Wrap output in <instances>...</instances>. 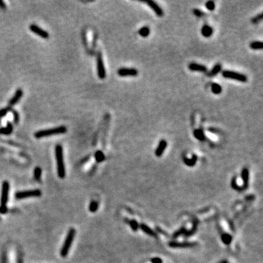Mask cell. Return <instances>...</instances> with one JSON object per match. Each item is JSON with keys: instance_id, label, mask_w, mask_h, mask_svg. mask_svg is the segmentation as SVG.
<instances>
[{"instance_id": "cell-22", "label": "cell", "mask_w": 263, "mask_h": 263, "mask_svg": "<svg viewBox=\"0 0 263 263\" xmlns=\"http://www.w3.org/2000/svg\"><path fill=\"white\" fill-rule=\"evenodd\" d=\"M138 33L143 37H148L149 34H150V29L148 27H143L140 29Z\"/></svg>"}, {"instance_id": "cell-34", "label": "cell", "mask_w": 263, "mask_h": 263, "mask_svg": "<svg viewBox=\"0 0 263 263\" xmlns=\"http://www.w3.org/2000/svg\"><path fill=\"white\" fill-rule=\"evenodd\" d=\"M1 263H8L7 262V252L5 251H4L2 253V255H1Z\"/></svg>"}, {"instance_id": "cell-29", "label": "cell", "mask_w": 263, "mask_h": 263, "mask_svg": "<svg viewBox=\"0 0 263 263\" xmlns=\"http://www.w3.org/2000/svg\"><path fill=\"white\" fill-rule=\"evenodd\" d=\"M128 224H130V227H131V228H132V230H133L134 232L138 231V230L139 229V224H138V223L137 222L136 220H134V219L130 220V221H128Z\"/></svg>"}, {"instance_id": "cell-33", "label": "cell", "mask_w": 263, "mask_h": 263, "mask_svg": "<svg viewBox=\"0 0 263 263\" xmlns=\"http://www.w3.org/2000/svg\"><path fill=\"white\" fill-rule=\"evenodd\" d=\"M185 233H186L185 229L183 227V228H181L179 230H178L176 233H174V235H173V238H177V237H178L179 235H182V234H185Z\"/></svg>"}, {"instance_id": "cell-39", "label": "cell", "mask_w": 263, "mask_h": 263, "mask_svg": "<svg viewBox=\"0 0 263 263\" xmlns=\"http://www.w3.org/2000/svg\"><path fill=\"white\" fill-rule=\"evenodd\" d=\"M0 7H1V9L6 8V6H5V4H4V3L2 1H1V0H0Z\"/></svg>"}, {"instance_id": "cell-28", "label": "cell", "mask_w": 263, "mask_h": 263, "mask_svg": "<svg viewBox=\"0 0 263 263\" xmlns=\"http://www.w3.org/2000/svg\"><path fill=\"white\" fill-rule=\"evenodd\" d=\"M41 175H42V170L39 167H37L34 170V177L37 181H40L41 178Z\"/></svg>"}, {"instance_id": "cell-11", "label": "cell", "mask_w": 263, "mask_h": 263, "mask_svg": "<svg viewBox=\"0 0 263 263\" xmlns=\"http://www.w3.org/2000/svg\"><path fill=\"white\" fill-rule=\"evenodd\" d=\"M143 2L146 3V4H147L148 5L153 11H154V13H156V15H158V16L159 17H161L164 15V12H163L162 9H161L154 1H152V0H147V1H143Z\"/></svg>"}, {"instance_id": "cell-25", "label": "cell", "mask_w": 263, "mask_h": 263, "mask_svg": "<svg viewBox=\"0 0 263 263\" xmlns=\"http://www.w3.org/2000/svg\"><path fill=\"white\" fill-rule=\"evenodd\" d=\"M95 159L97 162H102L105 159V156H104V153H102L101 151H97L95 153Z\"/></svg>"}, {"instance_id": "cell-23", "label": "cell", "mask_w": 263, "mask_h": 263, "mask_svg": "<svg viewBox=\"0 0 263 263\" xmlns=\"http://www.w3.org/2000/svg\"><path fill=\"white\" fill-rule=\"evenodd\" d=\"M194 135H195V138H196L197 139L199 140V141H202L205 139V137L203 132H202V130H195V132H194Z\"/></svg>"}, {"instance_id": "cell-7", "label": "cell", "mask_w": 263, "mask_h": 263, "mask_svg": "<svg viewBox=\"0 0 263 263\" xmlns=\"http://www.w3.org/2000/svg\"><path fill=\"white\" fill-rule=\"evenodd\" d=\"M97 68L98 77L100 79H104L106 77V72L103 64L102 55L100 53H98L97 59Z\"/></svg>"}, {"instance_id": "cell-21", "label": "cell", "mask_w": 263, "mask_h": 263, "mask_svg": "<svg viewBox=\"0 0 263 263\" xmlns=\"http://www.w3.org/2000/svg\"><path fill=\"white\" fill-rule=\"evenodd\" d=\"M263 44L261 41H254V42L251 43L249 45L250 48L253 50H262Z\"/></svg>"}, {"instance_id": "cell-24", "label": "cell", "mask_w": 263, "mask_h": 263, "mask_svg": "<svg viewBox=\"0 0 263 263\" xmlns=\"http://www.w3.org/2000/svg\"><path fill=\"white\" fill-rule=\"evenodd\" d=\"M211 91L215 94H219L222 91L221 86L218 84H213L211 85Z\"/></svg>"}, {"instance_id": "cell-4", "label": "cell", "mask_w": 263, "mask_h": 263, "mask_svg": "<svg viewBox=\"0 0 263 263\" xmlns=\"http://www.w3.org/2000/svg\"><path fill=\"white\" fill-rule=\"evenodd\" d=\"M222 76L228 79L235 80L241 83H246L247 81V77L245 75L236 72L230 71V70H224L222 72Z\"/></svg>"}, {"instance_id": "cell-15", "label": "cell", "mask_w": 263, "mask_h": 263, "mask_svg": "<svg viewBox=\"0 0 263 263\" xmlns=\"http://www.w3.org/2000/svg\"><path fill=\"white\" fill-rule=\"evenodd\" d=\"M23 95V92L21 89H18V90L15 92V94H14V96L12 97V99H10V102H9V105L12 106V105H14L15 103H17L19 101V99H21V97H22Z\"/></svg>"}, {"instance_id": "cell-19", "label": "cell", "mask_w": 263, "mask_h": 263, "mask_svg": "<svg viewBox=\"0 0 263 263\" xmlns=\"http://www.w3.org/2000/svg\"><path fill=\"white\" fill-rule=\"evenodd\" d=\"M221 68H222V67H221V64H216V65L213 67V69L208 73V77L215 76V75H216L217 74H219L220 73V71L221 70Z\"/></svg>"}, {"instance_id": "cell-2", "label": "cell", "mask_w": 263, "mask_h": 263, "mask_svg": "<svg viewBox=\"0 0 263 263\" xmlns=\"http://www.w3.org/2000/svg\"><path fill=\"white\" fill-rule=\"evenodd\" d=\"M75 230L74 228H70L69 230L68 233H67V237H66V239L64 241V244H63L62 247L61 249V255L63 257H67V255L68 254L69 251H70V248H71V246L73 244L74 238H75Z\"/></svg>"}, {"instance_id": "cell-1", "label": "cell", "mask_w": 263, "mask_h": 263, "mask_svg": "<svg viewBox=\"0 0 263 263\" xmlns=\"http://www.w3.org/2000/svg\"><path fill=\"white\" fill-rule=\"evenodd\" d=\"M55 155H56V165H57L58 176L60 178H64L65 177V167L63 159V149L61 145H57L55 148Z\"/></svg>"}, {"instance_id": "cell-5", "label": "cell", "mask_w": 263, "mask_h": 263, "mask_svg": "<svg viewBox=\"0 0 263 263\" xmlns=\"http://www.w3.org/2000/svg\"><path fill=\"white\" fill-rule=\"evenodd\" d=\"M42 195V192L39 190H27L22 191V192H18L15 194V197L17 200L25 199L27 197H40Z\"/></svg>"}, {"instance_id": "cell-12", "label": "cell", "mask_w": 263, "mask_h": 263, "mask_svg": "<svg viewBox=\"0 0 263 263\" xmlns=\"http://www.w3.org/2000/svg\"><path fill=\"white\" fill-rule=\"evenodd\" d=\"M167 146V141H166L165 140H161L159 145H158L157 148H156V151H155V155H156L157 157H160V156H161V155L163 154L164 151H165Z\"/></svg>"}, {"instance_id": "cell-9", "label": "cell", "mask_w": 263, "mask_h": 263, "mask_svg": "<svg viewBox=\"0 0 263 263\" xmlns=\"http://www.w3.org/2000/svg\"><path fill=\"white\" fill-rule=\"evenodd\" d=\"M29 29H30V30L33 33L36 34V35H37L40 37L44 38V39H48L49 37V34L47 32H45L43 29H41L40 27L35 25V24H32L30 26V27H29Z\"/></svg>"}, {"instance_id": "cell-40", "label": "cell", "mask_w": 263, "mask_h": 263, "mask_svg": "<svg viewBox=\"0 0 263 263\" xmlns=\"http://www.w3.org/2000/svg\"><path fill=\"white\" fill-rule=\"evenodd\" d=\"M18 263H22V259H21V256L18 257Z\"/></svg>"}, {"instance_id": "cell-8", "label": "cell", "mask_w": 263, "mask_h": 263, "mask_svg": "<svg viewBox=\"0 0 263 263\" xmlns=\"http://www.w3.org/2000/svg\"><path fill=\"white\" fill-rule=\"evenodd\" d=\"M138 74V71L137 69L135 68H120L118 70V75L121 77L127 76H137Z\"/></svg>"}, {"instance_id": "cell-26", "label": "cell", "mask_w": 263, "mask_h": 263, "mask_svg": "<svg viewBox=\"0 0 263 263\" xmlns=\"http://www.w3.org/2000/svg\"><path fill=\"white\" fill-rule=\"evenodd\" d=\"M12 131H13V126H12V124L10 122H8V124H7V127L0 129V133L4 134V135H8Z\"/></svg>"}, {"instance_id": "cell-3", "label": "cell", "mask_w": 263, "mask_h": 263, "mask_svg": "<svg viewBox=\"0 0 263 263\" xmlns=\"http://www.w3.org/2000/svg\"><path fill=\"white\" fill-rule=\"evenodd\" d=\"M66 132H67V127L64 126H61V127L50 129V130H40V131L37 132L36 133H35V137L37 138H44V137H49L52 136V135H58V134L65 133Z\"/></svg>"}, {"instance_id": "cell-31", "label": "cell", "mask_w": 263, "mask_h": 263, "mask_svg": "<svg viewBox=\"0 0 263 263\" xmlns=\"http://www.w3.org/2000/svg\"><path fill=\"white\" fill-rule=\"evenodd\" d=\"M262 19H263V14L262 13H261L260 14H259L258 15H257V16H255L254 18H252L251 22L253 23V24H258V23L260 22V21H262Z\"/></svg>"}, {"instance_id": "cell-41", "label": "cell", "mask_w": 263, "mask_h": 263, "mask_svg": "<svg viewBox=\"0 0 263 263\" xmlns=\"http://www.w3.org/2000/svg\"><path fill=\"white\" fill-rule=\"evenodd\" d=\"M219 263H227V262L226 260H223V261H221V262H220Z\"/></svg>"}, {"instance_id": "cell-10", "label": "cell", "mask_w": 263, "mask_h": 263, "mask_svg": "<svg viewBox=\"0 0 263 263\" xmlns=\"http://www.w3.org/2000/svg\"><path fill=\"white\" fill-rule=\"evenodd\" d=\"M168 245L169 246L171 247V248L185 249V248H192V247L195 246L197 245V244L191 242L178 243V242H175V241H171V242L169 243Z\"/></svg>"}, {"instance_id": "cell-14", "label": "cell", "mask_w": 263, "mask_h": 263, "mask_svg": "<svg viewBox=\"0 0 263 263\" xmlns=\"http://www.w3.org/2000/svg\"><path fill=\"white\" fill-rule=\"evenodd\" d=\"M241 178L244 182V187H242L243 190H245L248 187L249 181V169L246 167H244L241 172Z\"/></svg>"}, {"instance_id": "cell-6", "label": "cell", "mask_w": 263, "mask_h": 263, "mask_svg": "<svg viewBox=\"0 0 263 263\" xmlns=\"http://www.w3.org/2000/svg\"><path fill=\"white\" fill-rule=\"evenodd\" d=\"M9 190H10V184L8 181H4L1 187V206H6L7 205L9 197Z\"/></svg>"}, {"instance_id": "cell-30", "label": "cell", "mask_w": 263, "mask_h": 263, "mask_svg": "<svg viewBox=\"0 0 263 263\" xmlns=\"http://www.w3.org/2000/svg\"><path fill=\"white\" fill-rule=\"evenodd\" d=\"M231 186H232V187H233V189H234V190H237V191H241V190H242V189H241V187H240L238 185V184H237L236 177H233V179H232Z\"/></svg>"}, {"instance_id": "cell-36", "label": "cell", "mask_w": 263, "mask_h": 263, "mask_svg": "<svg viewBox=\"0 0 263 263\" xmlns=\"http://www.w3.org/2000/svg\"><path fill=\"white\" fill-rule=\"evenodd\" d=\"M151 263H162V259L159 257H153L151 259Z\"/></svg>"}, {"instance_id": "cell-17", "label": "cell", "mask_w": 263, "mask_h": 263, "mask_svg": "<svg viewBox=\"0 0 263 263\" xmlns=\"http://www.w3.org/2000/svg\"><path fill=\"white\" fill-rule=\"evenodd\" d=\"M139 227L143 230V232H144V233L147 234V235H150V236H152V237L157 236L156 233H155L153 230H151V229L148 226H147L145 224H141V225H139Z\"/></svg>"}, {"instance_id": "cell-32", "label": "cell", "mask_w": 263, "mask_h": 263, "mask_svg": "<svg viewBox=\"0 0 263 263\" xmlns=\"http://www.w3.org/2000/svg\"><path fill=\"white\" fill-rule=\"evenodd\" d=\"M206 8L208 10H213L215 9V3L213 1H208L205 4Z\"/></svg>"}, {"instance_id": "cell-35", "label": "cell", "mask_w": 263, "mask_h": 263, "mask_svg": "<svg viewBox=\"0 0 263 263\" xmlns=\"http://www.w3.org/2000/svg\"><path fill=\"white\" fill-rule=\"evenodd\" d=\"M193 13L197 17H201L202 16V15H204L203 12L201 11L200 10H198V9H195V10H193Z\"/></svg>"}, {"instance_id": "cell-18", "label": "cell", "mask_w": 263, "mask_h": 263, "mask_svg": "<svg viewBox=\"0 0 263 263\" xmlns=\"http://www.w3.org/2000/svg\"><path fill=\"white\" fill-rule=\"evenodd\" d=\"M197 161V156L195 154L192 155L191 159H189V158L187 157L184 158V162L185 163L186 165H187L188 167H193V166H195Z\"/></svg>"}, {"instance_id": "cell-16", "label": "cell", "mask_w": 263, "mask_h": 263, "mask_svg": "<svg viewBox=\"0 0 263 263\" xmlns=\"http://www.w3.org/2000/svg\"><path fill=\"white\" fill-rule=\"evenodd\" d=\"M213 32V29L208 25H204L201 29V33L205 37H210Z\"/></svg>"}, {"instance_id": "cell-20", "label": "cell", "mask_w": 263, "mask_h": 263, "mask_svg": "<svg viewBox=\"0 0 263 263\" xmlns=\"http://www.w3.org/2000/svg\"><path fill=\"white\" fill-rule=\"evenodd\" d=\"M221 241L223 242V244H225V245H230L232 242V240H233V237L228 233H224L221 235Z\"/></svg>"}, {"instance_id": "cell-37", "label": "cell", "mask_w": 263, "mask_h": 263, "mask_svg": "<svg viewBox=\"0 0 263 263\" xmlns=\"http://www.w3.org/2000/svg\"><path fill=\"white\" fill-rule=\"evenodd\" d=\"M7 212V206H0V213H5Z\"/></svg>"}, {"instance_id": "cell-13", "label": "cell", "mask_w": 263, "mask_h": 263, "mask_svg": "<svg viewBox=\"0 0 263 263\" xmlns=\"http://www.w3.org/2000/svg\"><path fill=\"white\" fill-rule=\"evenodd\" d=\"M189 69L191 71L200 72V73H206L208 71V69L205 66L197 64V63H191L189 65Z\"/></svg>"}, {"instance_id": "cell-27", "label": "cell", "mask_w": 263, "mask_h": 263, "mask_svg": "<svg viewBox=\"0 0 263 263\" xmlns=\"http://www.w3.org/2000/svg\"><path fill=\"white\" fill-rule=\"evenodd\" d=\"M98 208H99V203H98L97 201L93 200L91 202L90 205H89V210H90L92 213H95V212L97 210Z\"/></svg>"}, {"instance_id": "cell-38", "label": "cell", "mask_w": 263, "mask_h": 263, "mask_svg": "<svg viewBox=\"0 0 263 263\" xmlns=\"http://www.w3.org/2000/svg\"><path fill=\"white\" fill-rule=\"evenodd\" d=\"M7 110H8L7 108H4V109H2V110H0V118L2 116H4V115L7 113Z\"/></svg>"}]
</instances>
